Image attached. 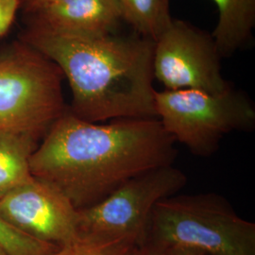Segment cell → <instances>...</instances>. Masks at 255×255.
Listing matches in <instances>:
<instances>
[{"label": "cell", "instance_id": "cell-14", "mask_svg": "<svg viewBox=\"0 0 255 255\" xmlns=\"http://www.w3.org/2000/svg\"><path fill=\"white\" fill-rule=\"evenodd\" d=\"M60 247L29 237L0 218V252L5 255H52Z\"/></svg>", "mask_w": 255, "mask_h": 255}, {"label": "cell", "instance_id": "cell-18", "mask_svg": "<svg viewBox=\"0 0 255 255\" xmlns=\"http://www.w3.org/2000/svg\"><path fill=\"white\" fill-rule=\"evenodd\" d=\"M164 255H204L192 251V250H186V249H179V248H171L166 249L164 251Z\"/></svg>", "mask_w": 255, "mask_h": 255}, {"label": "cell", "instance_id": "cell-12", "mask_svg": "<svg viewBox=\"0 0 255 255\" xmlns=\"http://www.w3.org/2000/svg\"><path fill=\"white\" fill-rule=\"evenodd\" d=\"M122 21L134 32L156 41L170 25V0H118Z\"/></svg>", "mask_w": 255, "mask_h": 255}, {"label": "cell", "instance_id": "cell-10", "mask_svg": "<svg viewBox=\"0 0 255 255\" xmlns=\"http://www.w3.org/2000/svg\"><path fill=\"white\" fill-rule=\"evenodd\" d=\"M219 10L212 37L223 58L243 50L254 42L255 0H213Z\"/></svg>", "mask_w": 255, "mask_h": 255}, {"label": "cell", "instance_id": "cell-2", "mask_svg": "<svg viewBox=\"0 0 255 255\" xmlns=\"http://www.w3.org/2000/svg\"><path fill=\"white\" fill-rule=\"evenodd\" d=\"M18 39L61 69L72 92L68 108L77 118L93 123L157 119L154 41L135 32L90 36L27 27Z\"/></svg>", "mask_w": 255, "mask_h": 255}, {"label": "cell", "instance_id": "cell-13", "mask_svg": "<svg viewBox=\"0 0 255 255\" xmlns=\"http://www.w3.org/2000/svg\"><path fill=\"white\" fill-rule=\"evenodd\" d=\"M136 246V240L130 237L106 239L80 236L52 255H129Z\"/></svg>", "mask_w": 255, "mask_h": 255}, {"label": "cell", "instance_id": "cell-3", "mask_svg": "<svg viewBox=\"0 0 255 255\" xmlns=\"http://www.w3.org/2000/svg\"><path fill=\"white\" fill-rule=\"evenodd\" d=\"M146 243L204 255H255V224L214 194L173 195L159 201L149 219Z\"/></svg>", "mask_w": 255, "mask_h": 255}, {"label": "cell", "instance_id": "cell-16", "mask_svg": "<svg viewBox=\"0 0 255 255\" xmlns=\"http://www.w3.org/2000/svg\"><path fill=\"white\" fill-rule=\"evenodd\" d=\"M55 0H21L20 11L23 15L31 13Z\"/></svg>", "mask_w": 255, "mask_h": 255}, {"label": "cell", "instance_id": "cell-9", "mask_svg": "<svg viewBox=\"0 0 255 255\" xmlns=\"http://www.w3.org/2000/svg\"><path fill=\"white\" fill-rule=\"evenodd\" d=\"M23 17L27 27L90 36L116 32L122 22L118 0H55Z\"/></svg>", "mask_w": 255, "mask_h": 255}, {"label": "cell", "instance_id": "cell-4", "mask_svg": "<svg viewBox=\"0 0 255 255\" xmlns=\"http://www.w3.org/2000/svg\"><path fill=\"white\" fill-rule=\"evenodd\" d=\"M61 69L18 39L0 51V131L41 141L66 105Z\"/></svg>", "mask_w": 255, "mask_h": 255}, {"label": "cell", "instance_id": "cell-19", "mask_svg": "<svg viewBox=\"0 0 255 255\" xmlns=\"http://www.w3.org/2000/svg\"><path fill=\"white\" fill-rule=\"evenodd\" d=\"M0 255H4V254H3V253H1V252H0Z\"/></svg>", "mask_w": 255, "mask_h": 255}, {"label": "cell", "instance_id": "cell-7", "mask_svg": "<svg viewBox=\"0 0 255 255\" xmlns=\"http://www.w3.org/2000/svg\"><path fill=\"white\" fill-rule=\"evenodd\" d=\"M221 59L210 33L185 21L172 19L154 42V79L165 90L220 94L233 87L223 77Z\"/></svg>", "mask_w": 255, "mask_h": 255}, {"label": "cell", "instance_id": "cell-6", "mask_svg": "<svg viewBox=\"0 0 255 255\" xmlns=\"http://www.w3.org/2000/svg\"><path fill=\"white\" fill-rule=\"evenodd\" d=\"M186 183V175L173 164L141 174L99 203L79 210L80 236L130 237L142 246L156 204L177 194Z\"/></svg>", "mask_w": 255, "mask_h": 255}, {"label": "cell", "instance_id": "cell-5", "mask_svg": "<svg viewBox=\"0 0 255 255\" xmlns=\"http://www.w3.org/2000/svg\"><path fill=\"white\" fill-rule=\"evenodd\" d=\"M155 110L164 130L192 153L209 156L229 133L255 127V107L244 92L192 89L155 91Z\"/></svg>", "mask_w": 255, "mask_h": 255}, {"label": "cell", "instance_id": "cell-1", "mask_svg": "<svg viewBox=\"0 0 255 255\" xmlns=\"http://www.w3.org/2000/svg\"><path fill=\"white\" fill-rule=\"evenodd\" d=\"M175 144L158 119L93 123L67 106L31 155L30 173L84 209L137 176L173 164Z\"/></svg>", "mask_w": 255, "mask_h": 255}, {"label": "cell", "instance_id": "cell-17", "mask_svg": "<svg viewBox=\"0 0 255 255\" xmlns=\"http://www.w3.org/2000/svg\"><path fill=\"white\" fill-rule=\"evenodd\" d=\"M129 255H164V251L157 247L145 243L142 246H136Z\"/></svg>", "mask_w": 255, "mask_h": 255}, {"label": "cell", "instance_id": "cell-15", "mask_svg": "<svg viewBox=\"0 0 255 255\" xmlns=\"http://www.w3.org/2000/svg\"><path fill=\"white\" fill-rule=\"evenodd\" d=\"M20 7L21 0H0V37L9 31Z\"/></svg>", "mask_w": 255, "mask_h": 255}, {"label": "cell", "instance_id": "cell-8", "mask_svg": "<svg viewBox=\"0 0 255 255\" xmlns=\"http://www.w3.org/2000/svg\"><path fill=\"white\" fill-rule=\"evenodd\" d=\"M0 218L29 237L59 247L80 237L79 210L54 185L34 176L0 200Z\"/></svg>", "mask_w": 255, "mask_h": 255}, {"label": "cell", "instance_id": "cell-11", "mask_svg": "<svg viewBox=\"0 0 255 255\" xmlns=\"http://www.w3.org/2000/svg\"><path fill=\"white\" fill-rule=\"evenodd\" d=\"M40 141L17 131H0V200L32 175L29 162Z\"/></svg>", "mask_w": 255, "mask_h": 255}]
</instances>
